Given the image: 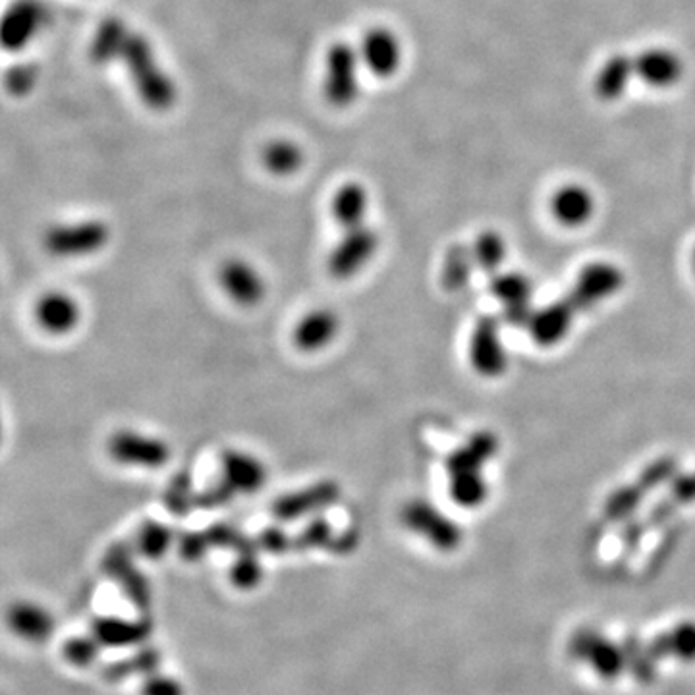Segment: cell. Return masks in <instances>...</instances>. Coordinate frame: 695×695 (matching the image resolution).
Listing matches in <instances>:
<instances>
[{
  "instance_id": "6da1fadb",
  "label": "cell",
  "mask_w": 695,
  "mask_h": 695,
  "mask_svg": "<svg viewBox=\"0 0 695 695\" xmlns=\"http://www.w3.org/2000/svg\"><path fill=\"white\" fill-rule=\"evenodd\" d=\"M130 72L139 99L151 110L162 112L176 103V86L167 72L157 64L151 43L143 36L132 33L126 43L122 57Z\"/></svg>"
},
{
  "instance_id": "7a4b0ae2",
  "label": "cell",
  "mask_w": 695,
  "mask_h": 695,
  "mask_svg": "<svg viewBox=\"0 0 695 695\" xmlns=\"http://www.w3.org/2000/svg\"><path fill=\"white\" fill-rule=\"evenodd\" d=\"M110 230L103 220L60 222L43 236V248L59 259H83L103 251L109 244Z\"/></svg>"
},
{
  "instance_id": "3957f363",
  "label": "cell",
  "mask_w": 695,
  "mask_h": 695,
  "mask_svg": "<svg viewBox=\"0 0 695 695\" xmlns=\"http://www.w3.org/2000/svg\"><path fill=\"white\" fill-rule=\"evenodd\" d=\"M359 54L351 44L340 41L327 52V70H325V97L335 107H348L358 99Z\"/></svg>"
},
{
  "instance_id": "277c9868",
  "label": "cell",
  "mask_w": 695,
  "mask_h": 695,
  "mask_svg": "<svg viewBox=\"0 0 695 695\" xmlns=\"http://www.w3.org/2000/svg\"><path fill=\"white\" fill-rule=\"evenodd\" d=\"M109 454L112 460L128 468L159 469L170 460V448L165 440L133 429L115 433L109 440Z\"/></svg>"
},
{
  "instance_id": "5b68a950",
  "label": "cell",
  "mask_w": 695,
  "mask_h": 695,
  "mask_svg": "<svg viewBox=\"0 0 695 695\" xmlns=\"http://www.w3.org/2000/svg\"><path fill=\"white\" fill-rule=\"evenodd\" d=\"M379 251V235L374 228L358 227L345 230L342 240L329 256V272L337 280H350L374 261Z\"/></svg>"
},
{
  "instance_id": "8992f818",
  "label": "cell",
  "mask_w": 695,
  "mask_h": 695,
  "mask_svg": "<svg viewBox=\"0 0 695 695\" xmlns=\"http://www.w3.org/2000/svg\"><path fill=\"white\" fill-rule=\"evenodd\" d=\"M468 356L474 371L485 379H497L506 374L508 356L500 337L498 319L485 315L476 322L469 337Z\"/></svg>"
},
{
  "instance_id": "52a82bcc",
  "label": "cell",
  "mask_w": 695,
  "mask_h": 695,
  "mask_svg": "<svg viewBox=\"0 0 695 695\" xmlns=\"http://www.w3.org/2000/svg\"><path fill=\"white\" fill-rule=\"evenodd\" d=\"M47 23V8L39 0H16L0 16V47L23 51Z\"/></svg>"
},
{
  "instance_id": "ba28073f",
  "label": "cell",
  "mask_w": 695,
  "mask_h": 695,
  "mask_svg": "<svg viewBox=\"0 0 695 695\" xmlns=\"http://www.w3.org/2000/svg\"><path fill=\"white\" fill-rule=\"evenodd\" d=\"M624 286V272L608 261H593L579 271L568 301L576 311H587L613 298Z\"/></svg>"
},
{
  "instance_id": "9c48e42d",
  "label": "cell",
  "mask_w": 695,
  "mask_h": 695,
  "mask_svg": "<svg viewBox=\"0 0 695 695\" xmlns=\"http://www.w3.org/2000/svg\"><path fill=\"white\" fill-rule=\"evenodd\" d=\"M403 520L414 534L424 535L439 549L450 550L460 543L458 526L427 500H411L403 510Z\"/></svg>"
},
{
  "instance_id": "30bf717a",
  "label": "cell",
  "mask_w": 695,
  "mask_h": 695,
  "mask_svg": "<svg viewBox=\"0 0 695 695\" xmlns=\"http://www.w3.org/2000/svg\"><path fill=\"white\" fill-rule=\"evenodd\" d=\"M220 288L227 294L228 300L242 308H256L267 296V285L261 272L246 259H228L220 267Z\"/></svg>"
},
{
  "instance_id": "8fae6325",
  "label": "cell",
  "mask_w": 695,
  "mask_h": 695,
  "mask_svg": "<svg viewBox=\"0 0 695 695\" xmlns=\"http://www.w3.org/2000/svg\"><path fill=\"white\" fill-rule=\"evenodd\" d=\"M37 327L49 337H68L80 327L81 306L72 294L62 290L44 292L33 309Z\"/></svg>"
},
{
  "instance_id": "7c38bea8",
  "label": "cell",
  "mask_w": 695,
  "mask_h": 695,
  "mask_svg": "<svg viewBox=\"0 0 695 695\" xmlns=\"http://www.w3.org/2000/svg\"><path fill=\"white\" fill-rule=\"evenodd\" d=\"M576 309L568 298L553 301L542 309H534L527 322V332L539 348H553L568 337Z\"/></svg>"
},
{
  "instance_id": "4fadbf2b",
  "label": "cell",
  "mask_w": 695,
  "mask_h": 695,
  "mask_svg": "<svg viewBox=\"0 0 695 695\" xmlns=\"http://www.w3.org/2000/svg\"><path fill=\"white\" fill-rule=\"evenodd\" d=\"M359 59L366 64L369 72L379 78H388L400 68L403 49L398 37L385 28H374L367 31L359 47Z\"/></svg>"
},
{
  "instance_id": "5bb4252c",
  "label": "cell",
  "mask_w": 695,
  "mask_h": 695,
  "mask_svg": "<svg viewBox=\"0 0 695 695\" xmlns=\"http://www.w3.org/2000/svg\"><path fill=\"white\" fill-rule=\"evenodd\" d=\"M222 484L235 495H254L267 484V468L254 454L228 450L222 456Z\"/></svg>"
},
{
  "instance_id": "9a60e30c",
  "label": "cell",
  "mask_w": 695,
  "mask_h": 695,
  "mask_svg": "<svg viewBox=\"0 0 695 695\" xmlns=\"http://www.w3.org/2000/svg\"><path fill=\"white\" fill-rule=\"evenodd\" d=\"M340 332V319L330 309H314L304 315L294 327L292 342L296 348L306 354L329 348Z\"/></svg>"
},
{
  "instance_id": "2e32d148",
  "label": "cell",
  "mask_w": 695,
  "mask_h": 695,
  "mask_svg": "<svg viewBox=\"0 0 695 695\" xmlns=\"http://www.w3.org/2000/svg\"><path fill=\"white\" fill-rule=\"evenodd\" d=\"M550 212L556 222L566 228H579L592 220L595 199L592 191L579 183H566L550 198Z\"/></svg>"
},
{
  "instance_id": "e0dca14e",
  "label": "cell",
  "mask_w": 695,
  "mask_h": 695,
  "mask_svg": "<svg viewBox=\"0 0 695 695\" xmlns=\"http://www.w3.org/2000/svg\"><path fill=\"white\" fill-rule=\"evenodd\" d=\"M498 440L493 433L481 431L474 435L464 447L456 448L447 458L448 476L464 471H484L490 458L497 456Z\"/></svg>"
},
{
  "instance_id": "ac0fdd59",
  "label": "cell",
  "mask_w": 695,
  "mask_h": 695,
  "mask_svg": "<svg viewBox=\"0 0 695 695\" xmlns=\"http://www.w3.org/2000/svg\"><path fill=\"white\" fill-rule=\"evenodd\" d=\"M634 68L639 78L653 88H668L681 80L684 67L682 60L671 51L653 49L645 51L634 60Z\"/></svg>"
},
{
  "instance_id": "d6986e66",
  "label": "cell",
  "mask_w": 695,
  "mask_h": 695,
  "mask_svg": "<svg viewBox=\"0 0 695 695\" xmlns=\"http://www.w3.org/2000/svg\"><path fill=\"white\" fill-rule=\"evenodd\" d=\"M367 209H369V196L366 188L358 182H348L338 188L330 211L337 225L351 230V228L364 227L366 225Z\"/></svg>"
},
{
  "instance_id": "ffe728a7",
  "label": "cell",
  "mask_w": 695,
  "mask_h": 695,
  "mask_svg": "<svg viewBox=\"0 0 695 695\" xmlns=\"http://www.w3.org/2000/svg\"><path fill=\"white\" fill-rule=\"evenodd\" d=\"M337 484L332 481H322V484L311 485L308 489L292 493L290 497H285L277 503V514L286 516V518H296L304 513H311L314 508H322V506L335 503L338 497Z\"/></svg>"
},
{
  "instance_id": "44dd1931",
  "label": "cell",
  "mask_w": 695,
  "mask_h": 695,
  "mask_svg": "<svg viewBox=\"0 0 695 695\" xmlns=\"http://www.w3.org/2000/svg\"><path fill=\"white\" fill-rule=\"evenodd\" d=\"M130 36L132 33L128 31L126 23L120 22L118 18L105 20L93 37L91 59L96 60L97 64H107L110 60L120 59Z\"/></svg>"
},
{
  "instance_id": "7402d4cb",
  "label": "cell",
  "mask_w": 695,
  "mask_h": 695,
  "mask_svg": "<svg viewBox=\"0 0 695 695\" xmlns=\"http://www.w3.org/2000/svg\"><path fill=\"white\" fill-rule=\"evenodd\" d=\"M634 70V62L624 57V54H615L605 62V67L600 68L595 80V93L603 101H615L623 96L624 89L628 86L629 76Z\"/></svg>"
},
{
  "instance_id": "603a6c76",
  "label": "cell",
  "mask_w": 695,
  "mask_h": 695,
  "mask_svg": "<svg viewBox=\"0 0 695 695\" xmlns=\"http://www.w3.org/2000/svg\"><path fill=\"white\" fill-rule=\"evenodd\" d=\"M493 298H497L503 308H518V306H532V282L520 272H497L490 278L489 285Z\"/></svg>"
},
{
  "instance_id": "cb8c5ba5",
  "label": "cell",
  "mask_w": 695,
  "mask_h": 695,
  "mask_svg": "<svg viewBox=\"0 0 695 695\" xmlns=\"http://www.w3.org/2000/svg\"><path fill=\"white\" fill-rule=\"evenodd\" d=\"M448 477V495L461 508H477L489 498V485L485 481L484 471H464Z\"/></svg>"
},
{
  "instance_id": "d4e9b609",
  "label": "cell",
  "mask_w": 695,
  "mask_h": 695,
  "mask_svg": "<svg viewBox=\"0 0 695 695\" xmlns=\"http://www.w3.org/2000/svg\"><path fill=\"white\" fill-rule=\"evenodd\" d=\"M306 161L304 151L298 143L288 141V139H277L265 147L264 165L275 176H292L301 169V165Z\"/></svg>"
},
{
  "instance_id": "484cf974",
  "label": "cell",
  "mask_w": 695,
  "mask_h": 695,
  "mask_svg": "<svg viewBox=\"0 0 695 695\" xmlns=\"http://www.w3.org/2000/svg\"><path fill=\"white\" fill-rule=\"evenodd\" d=\"M474 257H471V248L468 246H453L445 256V264L440 269V280L448 292H460L461 288H466L474 271Z\"/></svg>"
},
{
  "instance_id": "4316f807",
  "label": "cell",
  "mask_w": 695,
  "mask_h": 695,
  "mask_svg": "<svg viewBox=\"0 0 695 695\" xmlns=\"http://www.w3.org/2000/svg\"><path fill=\"white\" fill-rule=\"evenodd\" d=\"M471 257L485 275H497L506 259L505 238L497 230H484L471 246Z\"/></svg>"
},
{
  "instance_id": "83f0119b",
  "label": "cell",
  "mask_w": 695,
  "mask_h": 695,
  "mask_svg": "<svg viewBox=\"0 0 695 695\" xmlns=\"http://www.w3.org/2000/svg\"><path fill=\"white\" fill-rule=\"evenodd\" d=\"M645 490L639 485H624L616 489L605 503L608 520H624L636 513L637 506L644 500Z\"/></svg>"
},
{
  "instance_id": "f1b7e54d",
  "label": "cell",
  "mask_w": 695,
  "mask_h": 695,
  "mask_svg": "<svg viewBox=\"0 0 695 695\" xmlns=\"http://www.w3.org/2000/svg\"><path fill=\"white\" fill-rule=\"evenodd\" d=\"M676 476H678L676 460L674 458H659L639 474L637 485L647 493V490L657 489L661 485H665L666 481H673Z\"/></svg>"
},
{
  "instance_id": "f546056e",
  "label": "cell",
  "mask_w": 695,
  "mask_h": 695,
  "mask_svg": "<svg viewBox=\"0 0 695 695\" xmlns=\"http://www.w3.org/2000/svg\"><path fill=\"white\" fill-rule=\"evenodd\" d=\"M37 81V68L31 64H20V67L10 68L7 73V89L12 96H26Z\"/></svg>"
},
{
  "instance_id": "4dcf8cb0",
  "label": "cell",
  "mask_w": 695,
  "mask_h": 695,
  "mask_svg": "<svg viewBox=\"0 0 695 695\" xmlns=\"http://www.w3.org/2000/svg\"><path fill=\"white\" fill-rule=\"evenodd\" d=\"M671 500L674 505H688L695 500V474L676 476L671 484Z\"/></svg>"
},
{
  "instance_id": "1f68e13d",
  "label": "cell",
  "mask_w": 695,
  "mask_h": 695,
  "mask_svg": "<svg viewBox=\"0 0 695 695\" xmlns=\"http://www.w3.org/2000/svg\"><path fill=\"white\" fill-rule=\"evenodd\" d=\"M143 539H146L147 549L151 550V553H157V550L162 549V545L169 539V534H167V529L161 524H149L146 534H143Z\"/></svg>"
},
{
  "instance_id": "d6a6232c",
  "label": "cell",
  "mask_w": 695,
  "mask_h": 695,
  "mask_svg": "<svg viewBox=\"0 0 695 695\" xmlns=\"http://www.w3.org/2000/svg\"><path fill=\"white\" fill-rule=\"evenodd\" d=\"M4 433H7V425H4V414L0 408V447H2V440H4Z\"/></svg>"
},
{
  "instance_id": "836d02e7",
  "label": "cell",
  "mask_w": 695,
  "mask_h": 695,
  "mask_svg": "<svg viewBox=\"0 0 695 695\" xmlns=\"http://www.w3.org/2000/svg\"><path fill=\"white\" fill-rule=\"evenodd\" d=\"M692 267H694V275H695V248H694V254H692Z\"/></svg>"
}]
</instances>
